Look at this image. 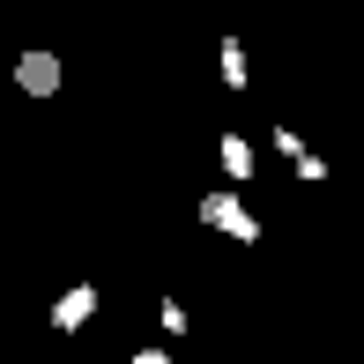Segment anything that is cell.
Returning <instances> with one entry per match:
<instances>
[{"label": "cell", "instance_id": "8", "mask_svg": "<svg viewBox=\"0 0 364 364\" xmlns=\"http://www.w3.org/2000/svg\"><path fill=\"white\" fill-rule=\"evenodd\" d=\"M127 364H171V350H134Z\"/></svg>", "mask_w": 364, "mask_h": 364}, {"label": "cell", "instance_id": "2", "mask_svg": "<svg viewBox=\"0 0 364 364\" xmlns=\"http://www.w3.org/2000/svg\"><path fill=\"white\" fill-rule=\"evenodd\" d=\"M201 223H208V230H223V238H238V245H253V238H260L253 208H245L238 193H201Z\"/></svg>", "mask_w": 364, "mask_h": 364}, {"label": "cell", "instance_id": "5", "mask_svg": "<svg viewBox=\"0 0 364 364\" xmlns=\"http://www.w3.org/2000/svg\"><path fill=\"white\" fill-rule=\"evenodd\" d=\"M216 60H223V90H245V38H223Z\"/></svg>", "mask_w": 364, "mask_h": 364}, {"label": "cell", "instance_id": "7", "mask_svg": "<svg viewBox=\"0 0 364 364\" xmlns=\"http://www.w3.org/2000/svg\"><path fill=\"white\" fill-rule=\"evenodd\" d=\"M290 164H297V178H305V186H320V178H327V164H320V156H312V149H297V156H290Z\"/></svg>", "mask_w": 364, "mask_h": 364}, {"label": "cell", "instance_id": "3", "mask_svg": "<svg viewBox=\"0 0 364 364\" xmlns=\"http://www.w3.org/2000/svg\"><path fill=\"white\" fill-rule=\"evenodd\" d=\"M90 312H97V283H75V290L53 305V327H60V335H75V327H90Z\"/></svg>", "mask_w": 364, "mask_h": 364}, {"label": "cell", "instance_id": "1", "mask_svg": "<svg viewBox=\"0 0 364 364\" xmlns=\"http://www.w3.org/2000/svg\"><path fill=\"white\" fill-rule=\"evenodd\" d=\"M15 90H23L30 105H53V97L68 90V60H60L53 45H30V53H15Z\"/></svg>", "mask_w": 364, "mask_h": 364}, {"label": "cell", "instance_id": "4", "mask_svg": "<svg viewBox=\"0 0 364 364\" xmlns=\"http://www.w3.org/2000/svg\"><path fill=\"white\" fill-rule=\"evenodd\" d=\"M216 156H223V171L238 178V186L253 178V141H245V134H223V141H216Z\"/></svg>", "mask_w": 364, "mask_h": 364}, {"label": "cell", "instance_id": "6", "mask_svg": "<svg viewBox=\"0 0 364 364\" xmlns=\"http://www.w3.org/2000/svg\"><path fill=\"white\" fill-rule=\"evenodd\" d=\"M156 320H164V335H186V305H178V297H164Z\"/></svg>", "mask_w": 364, "mask_h": 364}]
</instances>
